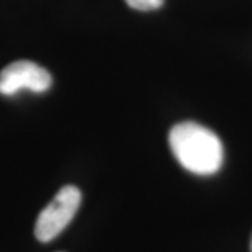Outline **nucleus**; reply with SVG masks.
<instances>
[{"mask_svg": "<svg viewBox=\"0 0 252 252\" xmlns=\"http://www.w3.org/2000/svg\"><path fill=\"white\" fill-rule=\"evenodd\" d=\"M168 143L174 157L181 165L196 175L216 174L224 158L219 136L195 122H182L172 126Z\"/></svg>", "mask_w": 252, "mask_h": 252, "instance_id": "obj_1", "label": "nucleus"}, {"mask_svg": "<svg viewBox=\"0 0 252 252\" xmlns=\"http://www.w3.org/2000/svg\"><path fill=\"white\" fill-rule=\"evenodd\" d=\"M129 7L140 11H150L161 7L164 0H125Z\"/></svg>", "mask_w": 252, "mask_h": 252, "instance_id": "obj_4", "label": "nucleus"}, {"mask_svg": "<svg viewBox=\"0 0 252 252\" xmlns=\"http://www.w3.org/2000/svg\"><path fill=\"white\" fill-rule=\"evenodd\" d=\"M81 203V192L74 185L63 187L36 219L34 233L38 241L49 243L73 220Z\"/></svg>", "mask_w": 252, "mask_h": 252, "instance_id": "obj_2", "label": "nucleus"}, {"mask_svg": "<svg viewBox=\"0 0 252 252\" xmlns=\"http://www.w3.org/2000/svg\"><path fill=\"white\" fill-rule=\"evenodd\" d=\"M251 252H252V238H251Z\"/></svg>", "mask_w": 252, "mask_h": 252, "instance_id": "obj_5", "label": "nucleus"}, {"mask_svg": "<svg viewBox=\"0 0 252 252\" xmlns=\"http://www.w3.org/2000/svg\"><path fill=\"white\" fill-rule=\"evenodd\" d=\"M51 86V73L31 61H16L0 72V94L3 95H13L23 89L45 93Z\"/></svg>", "mask_w": 252, "mask_h": 252, "instance_id": "obj_3", "label": "nucleus"}]
</instances>
